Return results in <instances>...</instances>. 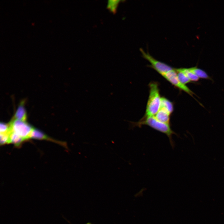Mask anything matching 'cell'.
I'll return each instance as SVG.
<instances>
[{"label": "cell", "instance_id": "obj_12", "mask_svg": "<svg viewBox=\"0 0 224 224\" xmlns=\"http://www.w3.org/2000/svg\"><path fill=\"white\" fill-rule=\"evenodd\" d=\"M181 69L191 82H197L198 81L199 78L190 72L188 68H181Z\"/></svg>", "mask_w": 224, "mask_h": 224}, {"label": "cell", "instance_id": "obj_1", "mask_svg": "<svg viewBox=\"0 0 224 224\" xmlns=\"http://www.w3.org/2000/svg\"><path fill=\"white\" fill-rule=\"evenodd\" d=\"M131 127H141L146 125L154 129L166 134L168 138L170 143L173 148L175 143L172 138L173 135H177V133L171 128L170 124L161 123L158 121L154 116L146 117L144 116L139 121L131 122Z\"/></svg>", "mask_w": 224, "mask_h": 224}, {"label": "cell", "instance_id": "obj_10", "mask_svg": "<svg viewBox=\"0 0 224 224\" xmlns=\"http://www.w3.org/2000/svg\"><path fill=\"white\" fill-rule=\"evenodd\" d=\"M179 80L184 84L191 82L186 75L181 70V68H175Z\"/></svg>", "mask_w": 224, "mask_h": 224}, {"label": "cell", "instance_id": "obj_9", "mask_svg": "<svg viewBox=\"0 0 224 224\" xmlns=\"http://www.w3.org/2000/svg\"><path fill=\"white\" fill-rule=\"evenodd\" d=\"M34 138L38 139H46L50 141L55 142L52 140L40 131L35 129H33L30 135V138Z\"/></svg>", "mask_w": 224, "mask_h": 224}, {"label": "cell", "instance_id": "obj_8", "mask_svg": "<svg viewBox=\"0 0 224 224\" xmlns=\"http://www.w3.org/2000/svg\"><path fill=\"white\" fill-rule=\"evenodd\" d=\"M160 108L165 110L171 114L174 110L173 104L169 100L162 97H161Z\"/></svg>", "mask_w": 224, "mask_h": 224}, {"label": "cell", "instance_id": "obj_7", "mask_svg": "<svg viewBox=\"0 0 224 224\" xmlns=\"http://www.w3.org/2000/svg\"><path fill=\"white\" fill-rule=\"evenodd\" d=\"M189 70L199 78L211 80V78L203 70L194 67L188 68Z\"/></svg>", "mask_w": 224, "mask_h": 224}, {"label": "cell", "instance_id": "obj_5", "mask_svg": "<svg viewBox=\"0 0 224 224\" xmlns=\"http://www.w3.org/2000/svg\"><path fill=\"white\" fill-rule=\"evenodd\" d=\"M140 51L143 57L150 63L149 66L161 75L173 68L168 64L156 59L149 53L145 52L142 49L140 48Z\"/></svg>", "mask_w": 224, "mask_h": 224}, {"label": "cell", "instance_id": "obj_13", "mask_svg": "<svg viewBox=\"0 0 224 224\" xmlns=\"http://www.w3.org/2000/svg\"><path fill=\"white\" fill-rule=\"evenodd\" d=\"M120 1L119 0L109 1L108 3V8L112 12H115Z\"/></svg>", "mask_w": 224, "mask_h": 224}, {"label": "cell", "instance_id": "obj_2", "mask_svg": "<svg viewBox=\"0 0 224 224\" xmlns=\"http://www.w3.org/2000/svg\"><path fill=\"white\" fill-rule=\"evenodd\" d=\"M149 95L144 116H154L160 109L161 97L157 82L152 81L149 83Z\"/></svg>", "mask_w": 224, "mask_h": 224}, {"label": "cell", "instance_id": "obj_4", "mask_svg": "<svg viewBox=\"0 0 224 224\" xmlns=\"http://www.w3.org/2000/svg\"><path fill=\"white\" fill-rule=\"evenodd\" d=\"M161 76L175 87L184 91L195 99L193 95H196L186 85L180 82L178 78L175 68H173Z\"/></svg>", "mask_w": 224, "mask_h": 224}, {"label": "cell", "instance_id": "obj_6", "mask_svg": "<svg viewBox=\"0 0 224 224\" xmlns=\"http://www.w3.org/2000/svg\"><path fill=\"white\" fill-rule=\"evenodd\" d=\"M170 114L165 110L160 108L154 116L159 121L163 123L170 124Z\"/></svg>", "mask_w": 224, "mask_h": 224}, {"label": "cell", "instance_id": "obj_11", "mask_svg": "<svg viewBox=\"0 0 224 224\" xmlns=\"http://www.w3.org/2000/svg\"><path fill=\"white\" fill-rule=\"evenodd\" d=\"M26 118V114L24 108L22 106H20L15 114L14 119L25 121Z\"/></svg>", "mask_w": 224, "mask_h": 224}, {"label": "cell", "instance_id": "obj_3", "mask_svg": "<svg viewBox=\"0 0 224 224\" xmlns=\"http://www.w3.org/2000/svg\"><path fill=\"white\" fill-rule=\"evenodd\" d=\"M10 132L13 133L22 138L24 140L30 138L34 128L25 121L14 119L9 124Z\"/></svg>", "mask_w": 224, "mask_h": 224}, {"label": "cell", "instance_id": "obj_14", "mask_svg": "<svg viewBox=\"0 0 224 224\" xmlns=\"http://www.w3.org/2000/svg\"><path fill=\"white\" fill-rule=\"evenodd\" d=\"M0 133H8L9 130V126L3 123L0 124Z\"/></svg>", "mask_w": 224, "mask_h": 224}]
</instances>
